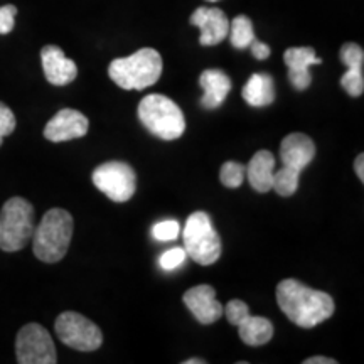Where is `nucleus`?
<instances>
[{"label":"nucleus","mask_w":364,"mask_h":364,"mask_svg":"<svg viewBox=\"0 0 364 364\" xmlns=\"http://www.w3.org/2000/svg\"><path fill=\"white\" fill-rule=\"evenodd\" d=\"M275 295L280 311L304 329H312L334 314V300L329 294L314 290L299 280H282Z\"/></svg>","instance_id":"1"},{"label":"nucleus","mask_w":364,"mask_h":364,"mask_svg":"<svg viewBox=\"0 0 364 364\" xmlns=\"http://www.w3.org/2000/svg\"><path fill=\"white\" fill-rule=\"evenodd\" d=\"M73 216L66 209L53 208L34 228L33 250L44 263H58L65 258L73 238Z\"/></svg>","instance_id":"2"},{"label":"nucleus","mask_w":364,"mask_h":364,"mask_svg":"<svg viewBox=\"0 0 364 364\" xmlns=\"http://www.w3.org/2000/svg\"><path fill=\"white\" fill-rule=\"evenodd\" d=\"M108 75L124 90H145L156 85L162 75V58L156 49L142 48L127 58L113 59Z\"/></svg>","instance_id":"3"},{"label":"nucleus","mask_w":364,"mask_h":364,"mask_svg":"<svg viewBox=\"0 0 364 364\" xmlns=\"http://www.w3.org/2000/svg\"><path fill=\"white\" fill-rule=\"evenodd\" d=\"M139 120L150 134L162 140H176L186 130L184 113L164 95H147L139 105Z\"/></svg>","instance_id":"4"},{"label":"nucleus","mask_w":364,"mask_h":364,"mask_svg":"<svg viewBox=\"0 0 364 364\" xmlns=\"http://www.w3.org/2000/svg\"><path fill=\"white\" fill-rule=\"evenodd\" d=\"M34 208L24 198H12L0 211V250L19 252L34 233Z\"/></svg>","instance_id":"5"},{"label":"nucleus","mask_w":364,"mask_h":364,"mask_svg":"<svg viewBox=\"0 0 364 364\" xmlns=\"http://www.w3.org/2000/svg\"><path fill=\"white\" fill-rule=\"evenodd\" d=\"M182 238L186 253L199 265H213L221 257V238L206 213L198 211L188 218Z\"/></svg>","instance_id":"6"},{"label":"nucleus","mask_w":364,"mask_h":364,"mask_svg":"<svg viewBox=\"0 0 364 364\" xmlns=\"http://www.w3.org/2000/svg\"><path fill=\"white\" fill-rule=\"evenodd\" d=\"M54 329L63 344L81 353L97 351L103 343L102 329L78 312H63L56 318Z\"/></svg>","instance_id":"7"},{"label":"nucleus","mask_w":364,"mask_h":364,"mask_svg":"<svg viewBox=\"0 0 364 364\" xmlns=\"http://www.w3.org/2000/svg\"><path fill=\"white\" fill-rule=\"evenodd\" d=\"M91 179L98 191L115 203L129 201L136 189L135 172L125 162H105L93 171Z\"/></svg>","instance_id":"8"},{"label":"nucleus","mask_w":364,"mask_h":364,"mask_svg":"<svg viewBox=\"0 0 364 364\" xmlns=\"http://www.w3.org/2000/svg\"><path fill=\"white\" fill-rule=\"evenodd\" d=\"M16 354L21 364H54L58 361L53 338L39 324H27L19 331Z\"/></svg>","instance_id":"9"},{"label":"nucleus","mask_w":364,"mask_h":364,"mask_svg":"<svg viewBox=\"0 0 364 364\" xmlns=\"http://www.w3.org/2000/svg\"><path fill=\"white\" fill-rule=\"evenodd\" d=\"M90 122L83 113L73 108L59 110L44 127V136L49 142H68V140L81 139L88 134Z\"/></svg>","instance_id":"10"},{"label":"nucleus","mask_w":364,"mask_h":364,"mask_svg":"<svg viewBox=\"0 0 364 364\" xmlns=\"http://www.w3.org/2000/svg\"><path fill=\"white\" fill-rule=\"evenodd\" d=\"M191 24L201 29L199 44L216 46L223 43L230 33V21L221 9L216 7H199L191 16Z\"/></svg>","instance_id":"11"},{"label":"nucleus","mask_w":364,"mask_h":364,"mask_svg":"<svg viewBox=\"0 0 364 364\" xmlns=\"http://www.w3.org/2000/svg\"><path fill=\"white\" fill-rule=\"evenodd\" d=\"M186 307L204 326L215 324L223 316V306L216 300V290L211 285H196L184 294Z\"/></svg>","instance_id":"12"},{"label":"nucleus","mask_w":364,"mask_h":364,"mask_svg":"<svg viewBox=\"0 0 364 364\" xmlns=\"http://www.w3.org/2000/svg\"><path fill=\"white\" fill-rule=\"evenodd\" d=\"M44 76L54 86H66L78 76V66L73 59L66 58L58 46H44L41 51Z\"/></svg>","instance_id":"13"},{"label":"nucleus","mask_w":364,"mask_h":364,"mask_svg":"<svg viewBox=\"0 0 364 364\" xmlns=\"http://www.w3.org/2000/svg\"><path fill=\"white\" fill-rule=\"evenodd\" d=\"M284 61L289 68V80L295 90L304 91L312 83V75L309 68L321 65L322 59L317 58L314 48H290L284 54Z\"/></svg>","instance_id":"14"},{"label":"nucleus","mask_w":364,"mask_h":364,"mask_svg":"<svg viewBox=\"0 0 364 364\" xmlns=\"http://www.w3.org/2000/svg\"><path fill=\"white\" fill-rule=\"evenodd\" d=\"M316 157V144L306 134H290L282 140L280 159L287 167L302 172Z\"/></svg>","instance_id":"15"},{"label":"nucleus","mask_w":364,"mask_h":364,"mask_svg":"<svg viewBox=\"0 0 364 364\" xmlns=\"http://www.w3.org/2000/svg\"><path fill=\"white\" fill-rule=\"evenodd\" d=\"M199 85H201L204 91L201 105L208 110H215V108L221 107L231 90V80L221 70L203 71L201 78H199Z\"/></svg>","instance_id":"16"},{"label":"nucleus","mask_w":364,"mask_h":364,"mask_svg":"<svg viewBox=\"0 0 364 364\" xmlns=\"http://www.w3.org/2000/svg\"><path fill=\"white\" fill-rule=\"evenodd\" d=\"M273 172H275V156L270 150H258L247 167L250 186L257 193H268L273 186Z\"/></svg>","instance_id":"17"},{"label":"nucleus","mask_w":364,"mask_h":364,"mask_svg":"<svg viewBox=\"0 0 364 364\" xmlns=\"http://www.w3.org/2000/svg\"><path fill=\"white\" fill-rule=\"evenodd\" d=\"M241 95L250 107H268L275 100V83L267 73H255L243 86Z\"/></svg>","instance_id":"18"},{"label":"nucleus","mask_w":364,"mask_h":364,"mask_svg":"<svg viewBox=\"0 0 364 364\" xmlns=\"http://www.w3.org/2000/svg\"><path fill=\"white\" fill-rule=\"evenodd\" d=\"M240 338L248 346H263L273 338V324L260 316H248L238 326Z\"/></svg>","instance_id":"19"},{"label":"nucleus","mask_w":364,"mask_h":364,"mask_svg":"<svg viewBox=\"0 0 364 364\" xmlns=\"http://www.w3.org/2000/svg\"><path fill=\"white\" fill-rule=\"evenodd\" d=\"M299 177H300V171L292 169V167L282 166V169L273 172L272 189L279 196H282V198H290V196L297 193Z\"/></svg>","instance_id":"20"},{"label":"nucleus","mask_w":364,"mask_h":364,"mask_svg":"<svg viewBox=\"0 0 364 364\" xmlns=\"http://www.w3.org/2000/svg\"><path fill=\"white\" fill-rule=\"evenodd\" d=\"M230 39L236 49H247L255 39L253 22L247 16H238L230 22Z\"/></svg>","instance_id":"21"},{"label":"nucleus","mask_w":364,"mask_h":364,"mask_svg":"<svg viewBox=\"0 0 364 364\" xmlns=\"http://www.w3.org/2000/svg\"><path fill=\"white\" fill-rule=\"evenodd\" d=\"M245 176H247V167L240 162H233L228 161L221 166L220 171V181L223 182V186L230 189H236L243 184Z\"/></svg>","instance_id":"22"},{"label":"nucleus","mask_w":364,"mask_h":364,"mask_svg":"<svg viewBox=\"0 0 364 364\" xmlns=\"http://www.w3.org/2000/svg\"><path fill=\"white\" fill-rule=\"evenodd\" d=\"M341 86H343L349 97H361L364 91L363 68H348L346 75L341 78Z\"/></svg>","instance_id":"23"},{"label":"nucleus","mask_w":364,"mask_h":364,"mask_svg":"<svg viewBox=\"0 0 364 364\" xmlns=\"http://www.w3.org/2000/svg\"><path fill=\"white\" fill-rule=\"evenodd\" d=\"M341 61L348 68H363L364 66V51L361 46L354 43H346L341 48Z\"/></svg>","instance_id":"24"},{"label":"nucleus","mask_w":364,"mask_h":364,"mask_svg":"<svg viewBox=\"0 0 364 364\" xmlns=\"http://www.w3.org/2000/svg\"><path fill=\"white\" fill-rule=\"evenodd\" d=\"M181 233V226L176 220H166L157 223L152 228V236L157 241H174Z\"/></svg>","instance_id":"25"},{"label":"nucleus","mask_w":364,"mask_h":364,"mask_svg":"<svg viewBox=\"0 0 364 364\" xmlns=\"http://www.w3.org/2000/svg\"><path fill=\"white\" fill-rule=\"evenodd\" d=\"M223 312L226 314V318L230 324L233 326H238L243 318H247L250 316V309L247 304L243 302V300H230V302L226 304V307L223 309Z\"/></svg>","instance_id":"26"},{"label":"nucleus","mask_w":364,"mask_h":364,"mask_svg":"<svg viewBox=\"0 0 364 364\" xmlns=\"http://www.w3.org/2000/svg\"><path fill=\"white\" fill-rule=\"evenodd\" d=\"M186 257H188V253H186L184 248H171L167 250L166 253L161 255L159 265H161L164 270H176V268H179L182 263L186 262Z\"/></svg>","instance_id":"27"},{"label":"nucleus","mask_w":364,"mask_h":364,"mask_svg":"<svg viewBox=\"0 0 364 364\" xmlns=\"http://www.w3.org/2000/svg\"><path fill=\"white\" fill-rule=\"evenodd\" d=\"M14 130H16V117H14L12 110L7 105L0 102V145H2L4 139L11 135Z\"/></svg>","instance_id":"28"},{"label":"nucleus","mask_w":364,"mask_h":364,"mask_svg":"<svg viewBox=\"0 0 364 364\" xmlns=\"http://www.w3.org/2000/svg\"><path fill=\"white\" fill-rule=\"evenodd\" d=\"M17 7L16 6H4L0 7V34H9L14 29L16 22Z\"/></svg>","instance_id":"29"},{"label":"nucleus","mask_w":364,"mask_h":364,"mask_svg":"<svg viewBox=\"0 0 364 364\" xmlns=\"http://www.w3.org/2000/svg\"><path fill=\"white\" fill-rule=\"evenodd\" d=\"M248 48L252 49L253 58L260 59V61H263V59H267L268 56H270V48H268V44L260 43V41H257V38L252 41V44H250Z\"/></svg>","instance_id":"30"},{"label":"nucleus","mask_w":364,"mask_h":364,"mask_svg":"<svg viewBox=\"0 0 364 364\" xmlns=\"http://www.w3.org/2000/svg\"><path fill=\"white\" fill-rule=\"evenodd\" d=\"M338 361L332 358H326V356H312L304 361V364H336Z\"/></svg>","instance_id":"31"},{"label":"nucleus","mask_w":364,"mask_h":364,"mask_svg":"<svg viewBox=\"0 0 364 364\" xmlns=\"http://www.w3.org/2000/svg\"><path fill=\"white\" fill-rule=\"evenodd\" d=\"M354 171H356V176L359 179L364 181V156L363 154H359L356 161H354Z\"/></svg>","instance_id":"32"},{"label":"nucleus","mask_w":364,"mask_h":364,"mask_svg":"<svg viewBox=\"0 0 364 364\" xmlns=\"http://www.w3.org/2000/svg\"><path fill=\"white\" fill-rule=\"evenodd\" d=\"M206 361H203V359H188V361H184V364H204Z\"/></svg>","instance_id":"33"},{"label":"nucleus","mask_w":364,"mask_h":364,"mask_svg":"<svg viewBox=\"0 0 364 364\" xmlns=\"http://www.w3.org/2000/svg\"><path fill=\"white\" fill-rule=\"evenodd\" d=\"M208 2H218V0H208Z\"/></svg>","instance_id":"34"}]
</instances>
